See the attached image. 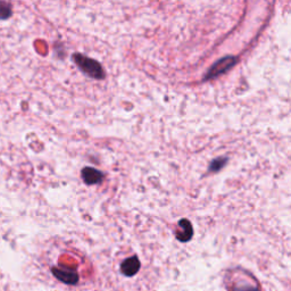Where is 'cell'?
Listing matches in <instances>:
<instances>
[{
  "instance_id": "1",
  "label": "cell",
  "mask_w": 291,
  "mask_h": 291,
  "mask_svg": "<svg viewBox=\"0 0 291 291\" xmlns=\"http://www.w3.org/2000/svg\"><path fill=\"white\" fill-rule=\"evenodd\" d=\"M73 60L75 61L77 67L85 74L92 77V79L102 80L105 77V71H103L102 66L97 60L90 58V57H87L82 54H74L73 55Z\"/></svg>"
},
{
  "instance_id": "2",
  "label": "cell",
  "mask_w": 291,
  "mask_h": 291,
  "mask_svg": "<svg viewBox=\"0 0 291 291\" xmlns=\"http://www.w3.org/2000/svg\"><path fill=\"white\" fill-rule=\"evenodd\" d=\"M236 61H237V57H235V56L223 57L222 59L216 61V63L211 67L209 72H207L205 79L206 80L215 79V77L224 74L226 71H228L230 69H232L233 66H235Z\"/></svg>"
},
{
  "instance_id": "3",
  "label": "cell",
  "mask_w": 291,
  "mask_h": 291,
  "mask_svg": "<svg viewBox=\"0 0 291 291\" xmlns=\"http://www.w3.org/2000/svg\"><path fill=\"white\" fill-rule=\"evenodd\" d=\"M51 272L55 275V278L59 281L66 284H76L79 282V274L76 269L69 267H53Z\"/></svg>"
},
{
  "instance_id": "4",
  "label": "cell",
  "mask_w": 291,
  "mask_h": 291,
  "mask_svg": "<svg viewBox=\"0 0 291 291\" xmlns=\"http://www.w3.org/2000/svg\"><path fill=\"white\" fill-rule=\"evenodd\" d=\"M81 178L88 185L99 184L102 182L105 175L101 171L93 168H85L81 171Z\"/></svg>"
},
{
  "instance_id": "5",
  "label": "cell",
  "mask_w": 291,
  "mask_h": 291,
  "mask_svg": "<svg viewBox=\"0 0 291 291\" xmlns=\"http://www.w3.org/2000/svg\"><path fill=\"white\" fill-rule=\"evenodd\" d=\"M140 266H141V264H140V261L137 256L129 257L121 264V272L126 277L131 278L139 272Z\"/></svg>"
},
{
  "instance_id": "6",
  "label": "cell",
  "mask_w": 291,
  "mask_h": 291,
  "mask_svg": "<svg viewBox=\"0 0 291 291\" xmlns=\"http://www.w3.org/2000/svg\"><path fill=\"white\" fill-rule=\"evenodd\" d=\"M194 236V228L186 218L179 221V231L176 232V239L181 242H188Z\"/></svg>"
},
{
  "instance_id": "7",
  "label": "cell",
  "mask_w": 291,
  "mask_h": 291,
  "mask_svg": "<svg viewBox=\"0 0 291 291\" xmlns=\"http://www.w3.org/2000/svg\"><path fill=\"white\" fill-rule=\"evenodd\" d=\"M12 7L8 3L0 2V19H7L12 16Z\"/></svg>"
},
{
  "instance_id": "8",
  "label": "cell",
  "mask_w": 291,
  "mask_h": 291,
  "mask_svg": "<svg viewBox=\"0 0 291 291\" xmlns=\"http://www.w3.org/2000/svg\"><path fill=\"white\" fill-rule=\"evenodd\" d=\"M227 162V158L226 157H220V158H216L213 160L211 163L210 166V171L211 172H217V171H220L221 169H223L225 166Z\"/></svg>"
},
{
  "instance_id": "9",
  "label": "cell",
  "mask_w": 291,
  "mask_h": 291,
  "mask_svg": "<svg viewBox=\"0 0 291 291\" xmlns=\"http://www.w3.org/2000/svg\"><path fill=\"white\" fill-rule=\"evenodd\" d=\"M233 291H259V289L255 285L243 283V284H237Z\"/></svg>"
}]
</instances>
